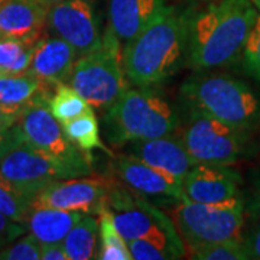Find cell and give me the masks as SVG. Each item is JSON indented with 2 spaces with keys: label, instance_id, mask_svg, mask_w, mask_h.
<instances>
[{
  "label": "cell",
  "instance_id": "6da1fadb",
  "mask_svg": "<svg viewBox=\"0 0 260 260\" xmlns=\"http://www.w3.org/2000/svg\"><path fill=\"white\" fill-rule=\"evenodd\" d=\"M194 15L189 6L167 5L126 42L121 61L130 83L138 87L160 85L186 64Z\"/></svg>",
  "mask_w": 260,
  "mask_h": 260
},
{
  "label": "cell",
  "instance_id": "7a4b0ae2",
  "mask_svg": "<svg viewBox=\"0 0 260 260\" xmlns=\"http://www.w3.org/2000/svg\"><path fill=\"white\" fill-rule=\"evenodd\" d=\"M259 10L250 0H214L195 12L188 42L186 65L211 71L242 59Z\"/></svg>",
  "mask_w": 260,
  "mask_h": 260
},
{
  "label": "cell",
  "instance_id": "3957f363",
  "mask_svg": "<svg viewBox=\"0 0 260 260\" xmlns=\"http://www.w3.org/2000/svg\"><path fill=\"white\" fill-rule=\"evenodd\" d=\"M178 126L175 107L150 87L127 88L104 117L106 138L114 146L164 138Z\"/></svg>",
  "mask_w": 260,
  "mask_h": 260
},
{
  "label": "cell",
  "instance_id": "277c9868",
  "mask_svg": "<svg viewBox=\"0 0 260 260\" xmlns=\"http://www.w3.org/2000/svg\"><path fill=\"white\" fill-rule=\"evenodd\" d=\"M181 95L189 109L243 132L249 133L260 123L259 97L232 75L200 71L182 84Z\"/></svg>",
  "mask_w": 260,
  "mask_h": 260
},
{
  "label": "cell",
  "instance_id": "5b68a950",
  "mask_svg": "<svg viewBox=\"0 0 260 260\" xmlns=\"http://www.w3.org/2000/svg\"><path fill=\"white\" fill-rule=\"evenodd\" d=\"M67 83L94 109H109L129 88L119 49V38L107 28L102 47L75 61Z\"/></svg>",
  "mask_w": 260,
  "mask_h": 260
},
{
  "label": "cell",
  "instance_id": "8992f818",
  "mask_svg": "<svg viewBox=\"0 0 260 260\" xmlns=\"http://www.w3.org/2000/svg\"><path fill=\"white\" fill-rule=\"evenodd\" d=\"M109 210L113 221L126 242L149 239L168 247L177 259L186 256V246L177 225L164 211H160L142 195L130 188L109 184Z\"/></svg>",
  "mask_w": 260,
  "mask_h": 260
},
{
  "label": "cell",
  "instance_id": "52a82bcc",
  "mask_svg": "<svg viewBox=\"0 0 260 260\" xmlns=\"http://www.w3.org/2000/svg\"><path fill=\"white\" fill-rule=\"evenodd\" d=\"M244 198L221 204L195 203L184 197L174 210V223L185 246L224 242L242 237Z\"/></svg>",
  "mask_w": 260,
  "mask_h": 260
},
{
  "label": "cell",
  "instance_id": "ba28073f",
  "mask_svg": "<svg viewBox=\"0 0 260 260\" xmlns=\"http://www.w3.org/2000/svg\"><path fill=\"white\" fill-rule=\"evenodd\" d=\"M16 129L23 143L70 169L74 178L91 175V159L67 138L62 124L49 110L47 99L30 104L19 117Z\"/></svg>",
  "mask_w": 260,
  "mask_h": 260
},
{
  "label": "cell",
  "instance_id": "9c48e42d",
  "mask_svg": "<svg viewBox=\"0 0 260 260\" xmlns=\"http://www.w3.org/2000/svg\"><path fill=\"white\" fill-rule=\"evenodd\" d=\"M181 140L195 164L232 167L246 155L249 133L189 109Z\"/></svg>",
  "mask_w": 260,
  "mask_h": 260
},
{
  "label": "cell",
  "instance_id": "30bf717a",
  "mask_svg": "<svg viewBox=\"0 0 260 260\" xmlns=\"http://www.w3.org/2000/svg\"><path fill=\"white\" fill-rule=\"evenodd\" d=\"M74 178L70 169L20 142L0 155V179L34 201L48 184Z\"/></svg>",
  "mask_w": 260,
  "mask_h": 260
},
{
  "label": "cell",
  "instance_id": "8fae6325",
  "mask_svg": "<svg viewBox=\"0 0 260 260\" xmlns=\"http://www.w3.org/2000/svg\"><path fill=\"white\" fill-rule=\"evenodd\" d=\"M109 184L104 179L88 177L56 179L38 192L32 207L100 215L109 208Z\"/></svg>",
  "mask_w": 260,
  "mask_h": 260
},
{
  "label": "cell",
  "instance_id": "7c38bea8",
  "mask_svg": "<svg viewBox=\"0 0 260 260\" xmlns=\"http://www.w3.org/2000/svg\"><path fill=\"white\" fill-rule=\"evenodd\" d=\"M48 28L77 51L78 56L102 47L99 19L91 0H65L48 10Z\"/></svg>",
  "mask_w": 260,
  "mask_h": 260
},
{
  "label": "cell",
  "instance_id": "4fadbf2b",
  "mask_svg": "<svg viewBox=\"0 0 260 260\" xmlns=\"http://www.w3.org/2000/svg\"><path fill=\"white\" fill-rule=\"evenodd\" d=\"M242 177L229 165L197 164L182 178L181 185L188 200L204 204H221L242 198Z\"/></svg>",
  "mask_w": 260,
  "mask_h": 260
},
{
  "label": "cell",
  "instance_id": "5bb4252c",
  "mask_svg": "<svg viewBox=\"0 0 260 260\" xmlns=\"http://www.w3.org/2000/svg\"><path fill=\"white\" fill-rule=\"evenodd\" d=\"M114 174L124 186L145 198H169L179 201L185 197L181 179L148 165L130 153L114 159Z\"/></svg>",
  "mask_w": 260,
  "mask_h": 260
},
{
  "label": "cell",
  "instance_id": "9a60e30c",
  "mask_svg": "<svg viewBox=\"0 0 260 260\" xmlns=\"http://www.w3.org/2000/svg\"><path fill=\"white\" fill-rule=\"evenodd\" d=\"M77 51L62 38L39 39L26 74L45 84L65 83L77 61Z\"/></svg>",
  "mask_w": 260,
  "mask_h": 260
},
{
  "label": "cell",
  "instance_id": "2e32d148",
  "mask_svg": "<svg viewBox=\"0 0 260 260\" xmlns=\"http://www.w3.org/2000/svg\"><path fill=\"white\" fill-rule=\"evenodd\" d=\"M129 153L181 181L186 172L197 165L182 140L174 138L172 135L130 143Z\"/></svg>",
  "mask_w": 260,
  "mask_h": 260
},
{
  "label": "cell",
  "instance_id": "e0dca14e",
  "mask_svg": "<svg viewBox=\"0 0 260 260\" xmlns=\"http://www.w3.org/2000/svg\"><path fill=\"white\" fill-rule=\"evenodd\" d=\"M48 8L38 0H6L0 5V38L39 39Z\"/></svg>",
  "mask_w": 260,
  "mask_h": 260
},
{
  "label": "cell",
  "instance_id": "ac0fdd59",
  "mask_svg": "<svg viewBox=\"0 0 260 260\" xmlns=\"http://www.w3.org/2000/svg\"><path fill=\"white\" fill-rule=\"evenodd\" d=\"M168 0H110L109 2V28L127 42L136 37L160 10Z\"/></svg>",
  "mask_w": 260,
  "mask_h": 260
},
{
  "label": "cell",
  "instance_id": "d6986e66",
  "mask_svg": "<svg viewBox=\"0 0 260 260\" xmlns=\"http://www.w3.org/2000/svg\"><path fill=\"white\" fill-rule=\"evenodd\" d=\"M84 215L85 214L77 211L32 207L26 220V229L41 244L62 243Z\"/></svg>",
  "mask_w": 260,
  "mask_h": 260
},
{
  "label": "cell",
  "instance_id": "ffe728a7",
  "mask_svg": "<svg viewBox=\"0 0 260 260\" xmlns=\"http://www.w3.org/2000/svg\"><path fill=\"white\" fill-rule=\"evenodd\" d=\"M44 84L34 75H3L0 77V104L12 114L20 117L30 104L39 99H49L44 94Z\"/></svg>",
  "mask_w": 260,
  "mask_h": 260
},
{
  "label": "cell",
  "instance_id": "44dd1931",
  "mask_svg": "<svg viewBox=\"0 0 260 260\" xmlns=\"http://www.w3.org/2000/svg\"><path fill=\"white\" fill-rule=\"evenodd\" d=\"M62 129L70 142L75 148L80 149L88 159H91V152L95 149H100L103 152L112 155V152L102 142L100 126L94 112L83 114L74 120L67 121L62 124Z\"/></svg>",
  "mask_w": 260,
  "mask_h": 260
},
{
  "label": "cell",
  "instance_id": "7402d4cb",
  "mask_svg": "<svg viewBox=\"0 0 260 260\" xmlns=\"http://www.w3.org/2000/svg\"><path fill=\"white\" fill-rule=\"evenodd\" d=\"M99 221L91 214H85L71 229L62 242L68 260H88L95 256Z\"/></svg>",
  "mask_w": 260,
  "mask_h": 260
},
{
  "label": "cell",
  "instance_id": "603a6c76",
  "mask_svg": "<svg viewBox=\"0 0 260 260\" xmlns=\"http://www.w3.org/2000/svg\"><path fill=\"white\" fill-rule=\"evenodd\" d=\"M48 107L61 124L94 112L93 106L67 83L56 84L55 91L48 99Z\"/></svg>",
  "mask_w": 260,
  "mask_h": 260
},
{
  "label": "cell",
  "instance_id": "cb8c5ba5",
  "mask_svg": "<svg viewBox=\"0 0 260 260\" xmlns=\"http://www.w3.org/2000/svg\"><path fill=\"white\" fill-rule=\"evenodd\" d=\"M99 234H100V243L97 253L94 256L95 259L132 260L127 242L116 229V224L113 221V214L109 208H106L100 214Z\"/></svg>",
  "mask_w": 260,
  "mask_h": 260
},
{
  "label": "cell",
  "instance_id": "d4e9b609",
  "mask_svg": "<svg viewBox=\"0 0 260 260\" xmlns=\"http://www.w3.org/2000/svg\"><path fill=\"white\" fill-rule=\"evenodd\" d=\"M186 257L197 260H247V253L242 237L224 240V242L207 243L197 246H186Z\"/></svg>",
  "mask_w": 260,
  "mask_h": 260
},
{
  "label": "cell",
  "instance_id": "484cf974",
  "mask_svg": "<svg viewBox=\"0 0 260 260\" xmlns=\"http://www.w3.org/2000/svg\"><path fill=\"white\" fill-rule=\"evenodd\" d=\"M30 210L32 200L19 194L16 189H13L0 179V213L26 227V220Z\"/></svg>",
  "mask_w": 260,
  "mask_h": 260
},
{
  "label": "cell",
  "instance_id": "4316f807",
  "mask_svg": "<svg viewBox=\"0 0 260 260\" xmlns=\"http://www.w3.org/2000/svg\"><path fill=\"white\" fill-rule=\"evenodd\" d=\"M242 62L244 73L256 81H260V12L247 38Z\"/></svg>",
  "mask_w": 260,
  "mask_h": 260
},
{
  "label": "cell",
  "instance_id": "83f0119b",
  "mask_svg": "<svg viewBox=\"0 0 260 260\" xmlns=\"http://www.w3.org/2000/svg\"><path fill=\"white\" fill-rule=\"evenodd\" d=\"M0 260H41V243L29 233L0 249Z\"/></svg>",
  "mask_w": 260,
  "mask_h": 260
},
{
  "label": "cell",
  "instance_id": "f1b7e54d",
  "mask_svg": "<svg viewBox=\"0 0 260 260\" xmlns=\"http://www.w3.org/2000/svg\"><path fill=\"white\" fill-rule=\"evenodd\" d=\"M132 259L135 260H175L177 256L168 247L149 239H136L127 242Z\"/></svg>",
  "mask_w": 260,
  "mask_h": 260
},
{
  "label": "cell",
  "instance_id": "f546056e",
  "mask_svg": "<svg viewBox=\"0 0 260 260\" xmlns=\"http://www.w3.org/2000/svg\"><path fill=\"white\" fill-rule=\"evenodd\" d=\"M39 41V39H38ZM38 41L34 39H15V38H0V70L8 74L9 70L16 64L20 56Z\"/></svg>",
  "mask_w": 260,
  "mask_h": 260
},
{
  "label": "cell",
  "instance_id": "4dcf8cb0",
  "mask_svg": "<svg viewBox=\"0 0 260 260\" xmlns=\"http://www.w3.org/2000/svg\"><path fill=\"white\" fill-rule=\"evenodd\" d=\"M250 224L244 234L242 242L249 259L260 260V214H249Z\"/></svg>",
  "mask_w": 260,
  "mask_h": 260
},
{
  "label": "cell",
  "instance_id": "1f68e13d",
  "mask_svg": "<svg viewBox=\"0 0 260 260\" xmlns=\"http://www.w3.org/2000/svg\"><path fill=\"white\" fill-rule=\"evenodd\" d=\"M26 230L23 224H19L5 214L0 213V249L6 247L8 244L19 239Z\"/></svg>",
  "mask_w": 260,
  "mask_h": 260
},
{
  "label": "cell",
  "instance_id": "d6a6232c",
  "mask_svg": "<svg viewBox=\"0 0 260 260\" xmlns=\"http://www.w3.org/2000/svg\"><path fill=\"white\" fill-rule=\"evenodd\" d=\"M244 208L249 214H260V172H256L249 186L247 198L244 200Z\"/></svg>",
  "mask_w": 260,
  "mask_h": 260
},
{
  "label": "cell",
  "instance_id": "836d02e7",
  "mask_svg": "<svg viewBox=\"0 0 260 260\" xmlns=\"http://www.w3.org/2000/svg\"><path fill=\"white\" fill-rule=\"evenodd\" d=\"M41 260H68L62 243L41 244Z\"/></svg>",
  "mask_w": 260,
  "mask_h": 260
},
{
  "label": "cell",
  "instance_id": "e575fe53",
  "mask_svg": "<svg viewBox=\"0 0 260 260\" xmlns=\"http://www.w3.org/2000/svg\"><path fill=\"white\" fill-rule=\"evenodd\" d=\"M22 139L19 136L16 124L9 130H0V155L6 150V149L12 148L13 145L20 143Z\"/></svg>",
  "mask_w": 260,
  "mask_h": 260
},
{
  "label": "cell",
  "instance_id": "d590c367",
  "mask_svg": "<svg viewBox=\"0 0 260 260\" xmlns=\"http://www.w3.org/2000/svg\"><path fill=\"white\" fill-rule=\"evenodd\" d=\"M19 117L9 113L2 104H0V130H9L12 129L16 123H18Z\"/></svg>",
  "mask_w": 260,
  "mask_h": 260
},
{
  "label": "cell",
  "instance_id": "8d00e7d4",
  "mask_svg": "<svg viewBox=\"0 0 260 260\" xmlns=\"http://www.w3.org/2000/svg\"><path fill=\"white\" fill-rule=\"evenodd\" d=\"M38 2H41L44 6H47L48 9L49 8H52L54 5H58V3H61V2H65V0H38Z\"/></svg>",
  "mask_w": 260,
  "mask_h": 260
},
{
  "label": "cell",
  "instance_id": "74e56055",
  "mask_svg": "<svg viewBox=\"0 0 260 260\" xmlns=\"http://www.w3.org/2000/svg\"><path fill=\"white\" fill-rule=\"evenodd\" d=\"M250 2L254 5V8L260 12V0H250Z\"/></svg>",
  "mask_w": 260,
  "mask_h": 260
},
{
  "label": "cell",
  "instance_id": "f35d334b",
  "mask_svg": "<svg viewBox=\"0 0 260 260\" xmlns=\"http://www.w3.org/2000/svg\"><path fill=\"white\" fill-rule=\"evenodd\" d=\"M3 75H6V74H5V73H3V71L0 70V77H3Z\"/></svg>",
  "mask_w": 260,
  "mask_h": 260
},
{
  "label": "cell",
  "instance_id": "ab89813d",
  "mask_svg": "<svg viewBox=\"0 0 260 260\" xmlns=\"http://www.w3.org/2000/svg\"><path fill=\"white\" fill-rule=\"evenodd\" d=\"M3 2H6V0H0V5H2V3H3Z\"/></svg>",
  "mask_w": 260,
  "mask_h": 260
}]
</instances>
